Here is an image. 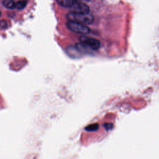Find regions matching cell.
I'll list each match as a JSON object with an SVG mask.
<instances>
[{
    "label": "cell",
    "instance_id": "7a4b0ae2",
    "mask_svg": "<svg viewBox=\"0 0 159 159\" xmlns=\"http://www.w3.org/2000/svg\"><path fill=\"white\" fill-rule=\"evenodd\" d=\"M80 43L89 50H96L100 47V42L93 37L82 35L80 38Z\"/></svg>",
    "mask_w": 159,
    "mask_h": 159
},
{
    "label": "cell",
    "instance_id": "5b68a950",
    "mask_svg": "<svg viewBox=\"0 0 159 159\" xmlns=\"http://www.w3.org/2000/svg\"><path fill=\"white\" fill-rule=\"evenodd\" d=\"M58 3L65 7H70L75 2L73 0H57Z\"/></svg>",
    "mask_w": 159,
    "mask_h": 159
},
{
    "label": "cell",
    "instance_id": "9c48e42d",
    "mask_svg": "<svg viewBox=\"0 0 159 159\" xmlns=\"http://www.w3.org/2000/svg\"><path fill=\"white\" fill-rule=\"evenodd\" d=\"M0 26H1V28H5V27H6L7 24H6V21H5V20H2V21H1V22H0Z\"/></svg>",
    "mask_w": 159,
    "mask_h": 159
},
{
    "label": "cell",
    "instance_id": "3957f363",
    "mask_svg": "<svg viewBox=\"0 0 159 159\" xmlns=\"http://www.w3.org/2000/svg\"><path fill=\"white\" fill-rule=\"evenodd\" d=\"M66 26L71 31L80 34H87L90 32V29L86 25L76 22L68 20L66 23Z\"/></svg>",
    "mask_w": 159,
    "mask_h": 159
},
{
    "label": "cell",
    "instance_id": "277c9868",
    "mask_svg": "<svg viewBox=\"0 0 159 159\" xmlns=\"http://www.w3.org/2000/svg\"><path fill=\"white\" fill-rule=\"evenodd\" d=\"M70 8H71V12L75 13H88L89 12V6L84 2L81 1H77L75 2Z\"/></svg>",
    "mask_w": 159,
    "mask_h": 159
},
{
    "label": "cell",
    "instance_id": "ba28073f",
    "mask_svg": "<svg viewBox=\"0 0 159 159\" xmlns=\"http://www.w3.org/2000/svg\"><path fill=\"white\" fill-rule=\"evenodd\" d=\"M98 128H99V125L98 124H90V125L86 126L85 127V130L87 131L92 132V131L96 130Z\"/></svg>",
    "mask_w": 159,
    "mask_h": 159
},
{
    "label": "cell",
    "instance_id": "30bf717a",
    "mask_svg": "<svg viewBox=\"0 0 159 159\" xmlns=\"http://www.w3.org/2000/svg\"><path fill=\"white\" fill-rule=\"evenodd\" d=\"M81 1H89L90 0H81Z\"/></svg>",
    "mask_w": 159,
    "mask_h": 159
},
{
    "label": "cell",
    "instance_id": "8992f818",
    "mask_svg": "<svg viewBox=\"0 0 159 159\" xmlns=\"http://www.w3.org/2000/svg\"><path fill=\"white\" fill-rule=\"evenodd\" d=\"M3 6L7 9H14L16 7V2L12 0H4L3 1Z\"/></svg>",
    "mask_w": 159,
    "mask_h": 159
},
{
    "label": "cell",
    "instance_id": "8fae6325",
    "mask_svg": "<svg viewBox=\"0 0 159 159\" xmlns=\"http://www.w3.org/2000/svg\"><path fill=\"white\" fill-rule=\"evenodd\" d=\"M1 12H0V16H1Z\"/></svg>",
    "mask_w": 159,
    "mask_h": 159
},
{
    "label": "cell",
    "instance_id": "52a82bcc",
    "mask_svg": "<svg viewBox=\"0 0 159 159\" xmlns=\"http://www.w3.org/2000/svg\"><path fill=\"white\" fill-rule=\"evenodd\" d=\"M27 4V1L26 0H21V1H19L17 2H16V7L17 9H24Z\"/></svg>",
    "mask_w": 159,
    "mask_h": 159
},
{
    "label": "cell",
    "instance_id": "6da1fadb",
    "mask_svg": "<svg viewBox=\"0 0 159 159\" xmlns=\"http://www.w3.org/2000/svg\"><path fill=\"white\" fill-rule=\"evenodd\" d=\"M67 19L68 20L76 22L84 25H89L94 21V17L89 12L84 14L70 12L67 15Z\"/></svg>",
    "mask_w": 159,
    "mask_h": 159
}]
</instances>
